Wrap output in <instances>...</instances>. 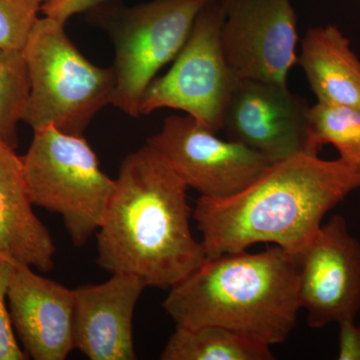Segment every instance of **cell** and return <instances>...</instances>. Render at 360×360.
I'll list each match as a JSON object with an SVG mask.
<instances>
[{
    "label": "cell",
    "instance_id": "obj_5",
    "mask_svg": "<svg viewBox=\"0 0 360 360\" xmlns=\"http://www.w3.org/2000/svg\"><path fill=\"white\" fill-rule=\"evenodd\" d=\"M33 131L32 144L21 156L33 205L60 215L73 245L82 248L101 226L115 179L101 169L82 135L52 125Z\"/></svg>",
    "mask_w": 360,
    "mask_h": 360
},
{
    "label": "cell",
    "instance_id": "obj_3",
    "mask_svg": "<svg viewBox=\"0 0 360 360\" xmlns=\"http://www.w3.org/2000/svg\"><path fill=\"white\" fill-rule=\"evenodd\" d=\"M162 309L179 328L221 326L269 347L281 345L300 309L297 257L274 245L206 258L169 288Z\"/></svg>",
    "mask_w": 360,
    "mask_h": 360
},
{
    "label": "cell",
    "instance_id": "obj_11",
    "mask_svg": "<svg viewBox=\"0 0 360 360\" xmlns=\"http://www.w3.org/2000/svg\"><path fill=\"white\" fill-rule=\"evenodd\" d=\"M309 108L288 85L238 77L225 105L222 129L229 141L276 162L310 153Z\"/></svg>",
    "mask_w": 360,
    "mask_h": 360
},
{
    "label": "cell",
    "instance_id": "obj_21",
    "mask_svg": "<svg viewBox=\"0 0 360 360\" xmlns=\"http://www.w3.org/2000/svg\"><path fill=\"white\" fill-rule=\"evenodd\" d=\"M108 0H51L42 4L41 11L47 18L66 22L75 14L91 11Z\"/></svg>",
    "mask_w": 360,
    "mask_h": 360
},
{
    "label": "cell",
    "instance_id": "obj_18",
    "mask_svg": "<svg viewBox=\"0 0 360 360\" xmlns=\"http://www.w3.org/2000/svg\"><path fill=\"white\" fill-rule=\"evenodd\" d=\"M30 94L22 51L0 49V141L18 148V124L25 117Z\"/></svg>",
    "mask_w": 360,
    "mask_h": 360
},
{
    "label": "cell",
    "instance_id": "obj_1",
    "mask_svg": "<svg viewBox=\"0 0 360 360\" xmlns=\"http://www.w3.org/2000/svg\"><path fill=\"white\" fill-rule=\"evenodd\" d=\"M360 189V169L302 153L271 163L226 198L200 196L193 212L206 258L272 243L297 255L330 210Z\"/></svg>",
    "mask_w": 360,
    "mask_h": 360
},
{
    "label": "cell",
    "instance_id": "obj_2",
    "mask_svg": "<svg viewBox=\"0 0 360 360\" xmlns=\"http://www.w3.org/2000/svg\"><path fill=\"white\" fill-rule=\"evenodd\" d=\"M187 191L186 182L146 144L127 155L96 231L97 265L162 290L193 274L206 255L191 232Z\"/></svg>",
    "mask_w": 360,
    "mask_h": 360
},
{
    "label": "cell",
    "instance_id": "obj_7",
    "mask_svg": "<svg viewBox=\"0 0 360 360\" xmlns=\"http://www.w3.org/2000/svg\"><path fill=\"white\" fill-rule=\"evenodd\" d=\"M224 13L210 0L198 13L186 44L167 75L155 78L141 103V115L160 108L181 110L217 134L234 82L221 42Z\"/></svg>",
    "mask_w": 360,
    "mask_h": 360
},
{
    "label": "cell",
    "instance_id": "obj_23",
    "mask_svg": "<svg viewBox=\"0 0 360 360\" xmlns=\"http://www.w3.org/2000/svg\"><path fill=\"white\" fill-rule=\"evenodd\" d=\"M37 2L42 6V4H46V2L51 1V0H37Z\"/></svg>",
    "mask_w": 360,
    "mask_h": 360
},
{
    "label": "cell",
    "instance_id": "obj_12",
    "mask_svg": "<svg viewBox=\"0 0 360 360\" xmlns=\"http://www.w3.org/2000/svg\"><path fill=\"white\" fill-rule=\"evenodd\" d=\"M15 262L7 300L27 356L65 360L75 348V291Z\"/></svg>",
    "mask_w": 360,
    "mask_h": 360
},
{
    "label": "cell",
    "instance_id": "obj_13",
    "mask_svg": "<svg viewBox=\"0 0 360 360\" xmlns=\"http://www.w3.org/2000/svg\"><path fill=\"white\" fill-rule=\"evenodd\" d=\"M146 288L141 277L115 274L73 290L75 348L91 360L136 359L132 319Z\"/></svg>",
    "mask_w": 360,
    "mask_h": 360
},
{
    "label": "cell",
    "instance_id": "obj_14",
    "mask_svg": "<svg viewBox=\"0 0 360 360\" xmlns=\"http://www.w3.org/2000/svg\"><path fill=\"white\" fill-rule=\"evenodd\" d=\"M33 206L21 156L0 141V252L49 272L53 269L56 248Z\"/></svg>",
    "mask_w": 360,
    "mask_h": 360
},
{
    "label": "cell",
    "instance_id": "obj_10",
    "mask_svg": "<svg viewBox=\"0 0 360 360\" xmlns=\"http://www.w3.org/2000/svg\"><path fill=\"white\" fill-rule=\"evenodd\" d=\"M295 255L300 309L307 310L309 328L355 321L360 312V241L350 233L347 219L333 215Z\"/></svg>",
    "mask_w": 360,
    "mask_h": 360
},
{
    "label": "cell",
    "instance_id": "obj_22",
    "mask_svg": "<svg viewBox=\"0 0 360 360\" xmlns=\"http://www.w3.org/2000/svg\"><path fill=\"white\" fill-rule=\"evenodd\" d=\"M338 359L360 360V323L355 321H345L338 323Z\"/></svg>",
    "mask_w": 360,
    "mask_h": 360
},
{
    "label": "cell",
    "instance_id": "obj_15",
    "mask_svg": "<svg viewBox=\"0 0 360 360\" xmlns=\"http://www.w3.org/2000/svg\"><path fill=\"white\" fill-rule=\"evenodd\" d=\"M317 103L360 105V59L335 25L307 30L298 58Z\"/></svg>",
    "mask_w": 360,
    "mask_h": 360
},
{
    "label": "cell",
    "instance_id": "obj_16",
    "mask_svg": "<svg viewBox=\"0 0 360 360\" xmlns=\"http://www.w3.org/2000/svg\"><path fill=\"white\" fill-rule=\"evenodd\" d=\"M161 360H272L271 347L221 326H175Z\"/></svg>",
    "mask_w": 360,
    "mask_h": 360
},
{
    "label": "cell",
    "instance_id": "obj_20",
    "mask_svg": "<svg viewBox=\"0 0 360 360\" xmlns=\"http://www.w3.org/2000/svg\"><path fill=\"white\" fill-rule=\"evenodd\" d=\"M15 260L0 252V360H25L27 355L20 349L11 322L6 300Z\"/></svg>",
    "mask_w": 360,
    "mask_h": 360
},
{
    "label": "cell",
    "instance_id": "obj_17",
    "mask_svg": "<svg viewBox=\"0 0 360 360\" xmlns=\"http://www.w3.org/2000/svg\"><path fill=\"white\" fill-rule=\"evenodd\" d=\"M330 144L340 158L360 169V105H326L317 103L309 110V149L319 155Z\"/></svg>",
    "mask_w": 360,
    "mask_h": 360
},
{
    "label": "cell",
    "instance_id": "obj_8",
    "mask_svg": "<svg viewBox=\"0 0 360 360\" xmlns=\"http://www.w3.org/2000/svg\"><path fill=\"white\" fill-rule=\"evenodd\" d=\"M186 182L206 198H226L257 179L271 161L236 141H222L193 116L165 118L146 141Z\"/></svg>",
    "mask_w": 360,
    "mask_h": 360
},
{
    "label": "cell",
    "instance_id": "obj_19",
    "mask_svg": "<svg viewBox=\"0 0 360 360\" xmlns=\"http://www.w3.org/2000/svg\"><path fill=\"white\" fill-rule=\"evenodd\" d=\"M40 11L37 0H0V49L23 51Z\"/></svg>",
    "mask_w": 360,
    "mask_h": 360
},
{
    "label": "cell",
    "instance_id": "obj_9",
    "mask_svg": "<svg viewBox=\"0 0 360 360\" xmlns=\"http://www.w3.org/2000/svg\"><path fill=\"white\" fill-rule=\"evenodd\" d=\"M222 49L239 78L288 85L298 63L297 16L290 0H220Z\"/></svg>",
    "mask_w": 360,
    "mask_h": 360
},
{
    "label": "cell",
    "instance_id": "obj_4",
    "mask_svg": "<svg viewBox=\"0 0 360 360\" xmlns=\"http://www.w3.org/2000/svg\"><path fill=\"white\" fill-rule=\"evenodd\" d=\"M65 25L39 18L23 49L30 82L23 122L33 130L52 125L82 135L98 111L111 103L115 71L84 58L66 35Z\"/></svg>",
    "mask_w": 360,
    "mask_h": 360
},
{
    "label": "cell",
    "instance_id": "obj_6",
    "mask_svg": "<svg viewBox=\"0 0 360 360\" xmlns=\"http://www.w3.org/2000/svg\"><path fill=\"white\" fill-rule=\"evenodd\" d=\"M210 0H153L134 7L92 8L110 30L115 47L116 84L111 103L139 117L146 89L158 71L176 58L201 9Z\"/></svg>",
    "mask_w": 360,
    "mask_h": 360
}]
</instances>
